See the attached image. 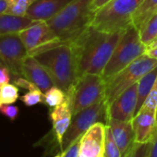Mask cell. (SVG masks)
Returning a JSON list of instances; mask_svg holds the SVG:
<instances>
[{
	"mask_svg": "<svg viewBox=\"0 0 157 157\" xmlns=\"http://www.w3.org/2000/svg\"><path fill=\"white\" fill-rule=\"evenodd\" d=\"M125 32L105 33L90 26L72 42L77 52L78 77L84 74L102 75Z\"/></svg>",
	"mask_w": 157,
	"mask_h": 157,
	"instance_id": "cell-1",
	"label": "cell"
},
{
	"mask_svg": "<svg viewBox=\"0 0 157 157\" xmlns=\"http://www.w3.org/2000/svg\"><path fill=\"white\" fill-rule=\"evenodd\" d=\"M33 56L47 70L55 85L66 94L78 80L77 52L72 43H57Z\"/></svg>",
	"mask_w": 157,
	"mask_h": 157,
	"instance_id": "cell-2",
	"label": "cell"
},
{
	"mask_svg": "<svg viewBox=\"0 0 157 157\" xmlns=\"http://www.w3.org/2000/svg\"><path fill=\"white\" fill-rule=\"evenodd\" d=\"M93 0H72L47 24L60 42L72 43L91 25L94 13L91 10Z\"/></svg>",
	"mask_w": 157,
	"mask_h": 157,
	"instance_id": "cell-3",
	"label": "cell"
},
{
	"mask_svg": "<svg viewBox=\"0 0 157 157\" xmlns=\"http://www.w3.org/2000/svg\"><path fill=\"white\" fill-rule=\"evenodd\" d=\"M143 0H111L98 10L91 21V27L105 33L128 29L132 19Z\"/></svg>",
	"mask_w": 157,
	"mask_h": 157,
	"instance_id": "cell-4",
	"label": "cell"
},
{
	"mask_svg": "<svg viewBox=\"0 0 157 157\" xmlns=\"http://www.w3.org/2000/svg\"><path fill=\"white\" fill-rule=\"evenodd\" d=\"M157 67V59L144 54L125 68L105 80V102L109 105L123 92L138 83L149 71Z\"/></svg>",
	"mask_w": 157,
	"mask_h": 157,
	"instance_id": "cell-5",
	"label": "cell"
},
{
	"mask_svg": "<svg viewBox=\"0 0 157 157\" xmlns=\"http://www.w3.org/2000/svg\"><path fill=\"white\" fill-rule=\"evenodd\" d=\"M69 99L72 116L90 107L105 97V81L102 75L84 74L80 76L66 94Z\"/></svg>",
	"mask_w": 157,
	"mask_h": 157,
	"instance_id": "cell-6",
	"label": "cell"
},
{
	"mask_svg": "<svg viewBox=\"0 0 157 157\" xmlns=\"http://www.w3.org/2000/svg\"><path fill=\"white\" fill-rule=\"evenodd\" d=\"M146 50L147 45L142 43L139 30L130 26L122 35L102 73L105 81L144 55Z\"/></svg>",
	"mask_w": 157,
	"mask_h": 157,
	"instance_id": "cell-7",
	"label": "cell"
},
{
	"mask_svg": "<svg viewBox=\"0 0 157 157\" xmlns=\"http://www.w3.org/2000/svg\"><path fill=\"white\" fill-rule=\"evenodd\" d=\"M96 122L105 124L107 122V104L105 99L72 116L70 125L62 139L60 151L67 148L74 140L81 138Z\"/></svg>",
	"mask_w": 157,
	"mask_h": 157,
	"instance_id": "cell-8",
	"label": "cell"
},
{
	"mask_svg": "<svg viewBox=\"0 0 157 157\" xmlns=\"http://www.w3.org/2000/svg\"><path fill=\"white\" fill-rule=\"evenodd\" d=\"M28 56L19 33L0 34V64L10 70L12 80L16 77H23V62Z\"/></svg>",
	"mask_w": 157,
	"mask_h": 157,
	"instance_id": "cell-9",
	"label": "cell"
},
{
	"mask_svg": "<svg viewBox=\"0 0 157 157\" xmlns=\"http://www.w3.org/2000/svg\"><path fill=\"white\" fill-rule=\"evenodd\" d=\"M19 34L29 56H34L60 43L46 21H35L31 26L19 32Z\"/></svg>",
	"mask_w": 157,
	"mask_h": 157,
	"instance_id": "cell-10",
	"label": "cell"
},
{
	"mask_svg": "<svg viewBox=\"0 0 157 157\" xmlns=\"http://www.w3.org/2000/svg\"><path fill=\"white\" fill-rule=\"evenodd\" d=\"M49 118L52 122V130L40 141H47L48 144L53 143V146H55L54 144L56 143L58 146L60 152L62 139L72 119V112L67 96H66V99L62 104L50 109Z\"/></svg>",
	"mask_w": 157,
	"mask_h": 157,
	"instance_id": "cell-11",
	"label": "cell"
},
{
	"mask_svg": "<svg viewBox=\"0 0 157 157\" xmlns=\"http://www.w3.org/2000/svg\"><path fill=\"white\" fill-rule=\"evenodd\" d=\"M138 102V83L127 89L107 105V120L132 121L136 115Z\"/></svg>",
	"mask_w": 157,
	"mask_h": 157,
	"instance_id": "cell-12",
	"label": "cell"
},
{
	"mask_svg": "<svg viewBox=\"0 0 157 157\" xmlns=\"http://www.w3.org/2000/svg\"><path fill=\"white\" fill-rule=\"evenodd\" d=\"M106 129L105 123H94L81 138L80 154L86 157H105Z\"/></svg>",
	"mask_w": 157,
	"mask_h": 157,
	"instance_id": "cell-13",
	"label": "cell"
},
{
	"mask_svg": "<svg viewBox=\"0 0 157 157\" xmlns=\"http://www.w3.org/2000/svg\"><path fill=\"white\" fill-rule=\"evenodd\" d=\"M135 142L145 143L152 140L157 132V112L141 107L132 119Z\"/></svg>",
	"mask_w": 157,
	"mask_h": 157,
	"instance_id": "cell-14",
	"label": "cell"
},
{
	"mask_svg": "<svg viewBox=\"0 0 157 157\" xmlns=\"http://www.w3.org/2000/svg\"><path fill=\"white\" fill-rule=\"evenodd\" d=\"M22 76L44 94L53 86H56L47 70L33 56H28L25 58L22 67Z\"/></svg>",
	"mask_w": 157,
	"mask_h": 157,
	"instance_id": "cell-15",
	"label": "cell"
},
{
	"mask_svg": "<svg viewBox=\"0 0 157 157\" xmlns=\"http://www.w3.org/2000/svg\"><path fill=\"white\" fill-rule=\"evenodd\" d=\"M72 0H37L28 10L27 18L35 21H47L59 13Z\"/></svg>",
	"mask_w": 157,
	"mask_h": 157,
	"instance_id": "cell-16",
	"label": "cell"
},
{
	"mask_svg": "<svg viewBox=\"0 0 157 157\" xmlns=\"http://www.w3.org/2000/svg\"><path fill=\"white\" fill-rule=\"evenodd\" d=\"M106 125L124 157L135 142V132L132 121L108 119Z\"/></svg>",
	"mask_w": 157,
	"mask_h": 157,
	"instance_id": "cell-17",
	"label": "cell"
},
{
	"mask_svg": "<svg viewBox=\"0 0 157 157\" xmlns=\"http://www.w3.org/2000/svg\"><path fill=\"white\" fill-rule=\"evenodd\" d=\"M27 17H17L12 15H0V34L9 33H19L34 23Z\"/></svg>",
	"mask_w": 157,
	"mask_h": 157,
	"instance_id": "cell-18",
	"label": "cell"
},
{
	"mask_svg": "<svg viewBox=\"0 0 157 157\" xmlns=\"http://www.w3.org/2000/svg\"><path fill=\"white\" fill-rule=\"evenodd\" d=\"M157 13V0H143L137 11L135 12L132 24L140 30L151 17Z\"/></svg>",
	"mask_w": 157,
	"mask_h": 157,
	"instance_id": "cell-19",
	"label": "cell"
},
{
	"mask_svg": "<svg viewBox=\"0 0 157 157\" xmlns=\"http://www.w3.org/2000/svg\"><path fill=\"white\" fill-rule=\"evenodd\" d=\"M156 77H157V67H155L153 69L146 73L138 82V102H137L136 114L141 108L146 98L148 97L153 86V83L156 80Z\"/></svg>",
	"mask_w": 157,
	"mask_h": 157,
	"instance_id": "cell-20",
	"label": "cell"
},
{
	"mask_svg": "<svg viewBox=\"0 0 157 157\" xmlns=\"http://www.w3.org/2000/svg\"><path fill=\"white\" fill-rule=\"evenodd\" d=\"M140 36L145 45L151 44L157 37V13L151 17L140 30Z\"/></svg>",
	"mask_w": 157,
	"mask_h": 157,
	"instance_id": "cell-21",
	"label": "cell"
},
{
	"mask_svg": "<svg viewBox=\"0 0 157 157\" xmlns=\"http://www.w3.org/2000/svg\"><path fill=\"white\" fill-rule=\"evenodd\" d=\"M66 93L57 86H53L44 94V104L50 109L62 104L66 99Z\"/></svg>",
	"mask_w": 157,
	"mask_h": 157,
	"instance_id": "cell-22",
	"label": "cell"
},
{
	"mask_svg": "<svg viewBox=\"0 0 157 157\" xmlns=\"http://www.w3.org/2000/svg\"><path fill=\"white\" fill-rule=\"evenodd\" d=\"M19 98V87L16 84L10 82L2 84L0 92V105H12Z\"/></svg>",
	"mask_w": 157,
	"mask_h": 157,
	"instance_id": "cell-23",
	"label": "cell"
},
{
	"mask_svg": "<svg viewBox=\"0 0 157 157\" xmlns=\"http://www.w3.org/2000/svg\"><path fill=\"white\" fill-rule=\"evenodd\" d=\"M37 0H14L10 8L5 12L6 15L25 17L30 7Z\"/></svg>",
	"mask_w": 157,
	"mask_h": 157,
	"instance_id": "cell-24",
	"label": "cell"
},
{
	"mask_svg": "<svg viewBox=\"0 0 157 157\" xmlns=\"http://www.w3.org/2000/svg\"><path fill=\"white\" fill-rule=\"evenodd\" d=\"M151 141L145 143L134 142L124 157H148Z\"/></svg>",
	"mask_w": 157,
	"mask_h": 157,
	"instance_id": "cell-25",
	"label": "cell"
},
{
	"mask_svg": "<svg viewBox=\"0 0 157 157\" xmlns=\"http://www.w3.org/2000/svg\"><path fill=\"white\" fill-rule=\"evenodd\" d=\"M20 99L26 106H33L37 104H44V93L39 89L29 91V93L21 96Z\"/></svg>",
	"mask_w": 157,
	"mask_h": 157,
	"instance_id": "cell-26",
	"label": "cell"
},
{
	"mask_svg": "<svg viewBox=\"0 0 157 157\" xmlns=\"http://www.w3.org/2000/svg\"><path fill=\"white\" fill-rule=\"evenodd\" d=\"M105 157H123L117 144L116 143L110 129L107 127L105 140Z\"/></svg>",
	"mask_w": 157,
	"mask_h": 157,
	"instance_id": "cell-27",
	"label": "cell"
},
{
	"mask_svg": "<svg viewBox=\"0 0 157 157\" xmlns=\"http://www.w3.org/2000/svg\"><path fill=\"white\" fill-rule=\"evenodd\" d=\"M141 107H146V108H149L157 112V77L148 97L146 98Z\"/></svg>",
	"mask_w": 157,
	"mask_h": 157,
	"instance_id": "cell-28",
	"label": "cell"
},
{
	"mask_svg": "<svg viewBox=\"0 0 157 157\" xmlns=\"http://www.w3.org/2000/svg\"><path fill=\"white\" fill-rule=\"evenodd\" d=\"M81 138L74 140L72 143L69 144L67 148L60 151L62 157H78L81 151Z\"/></svg>",
	"mask_w": 157,
	"mask_h": 157,
	"instance_id": "cell-29",
	"label": "cell"
},
{
	"mask_svg": "<svg viewBox=\"0 0 157 157\" xmlns=\"http://www.w3.org/2000/svg\"><path fill=\"white\" fill-rule=\"evenodd\" d=\"M0 114L7 117L10 120L14 121L19 115V108L12 105H0Z\"/></svg>",
	"mask_w": 157,
	"mask_h": 157,
	"instance_id": "cell-30",
	"label": "cell"
},
{
	"mask_svg": "<svg viewBox=\"0 0 157 157\" xmlns=\"http://www.w3.org/2000/svg\"><path fill=\"white\" fill-rule=\"evenodd\" d=\"M12 81V75L10 70L5 67L2 64H0V83H9Z\"/></svg>",
	"mask_w": 157,
	"mask_h": 157,
	"instance_id": "cell-31",
	"label": "cell"
},
{
	"mask_svg": "<svg viewBox=\"0 0 157 157\" xmlns=\"http://www.w3.org/2000/svg\"><path fill=\"white\" fill-rule=\"evenodd\" d=\"M111 0H93L92 5H91V10L94 13H95L98 10L103 8L105 5L109 3Z\"/></svg>",
	"mask_w": 157,
	"mask_h": 157,
	"instance_id": "cell-32",
	"label": "cell"
},
{
	"mask_svg": "<svg viewBox=\"0 0 157 157\" xmlns=\"http://www.w3.org/2000/svg\"><path fill=\"white\" fill-rule=\"evenodd\" d=\"M14 0H0V15L5 14V12L13 4Z\"/></svg>",
	"mask_w": 157,
	"mask_h": 157,
	"instance_id": "cell-33",
	"label": "cell"
},
{
	"mask_svg": "<svg viewBox=\"0 0 157 157\" xmlns=\"http://www.w3.org/2000/svg\"><path fill=\"white\" fill-rule=\"evenodd\" d=\"M148 157H157V132L151 140V145Z\"/></svg>",
	"mask_w": 157,
	"mask_h": 157,
	"instance_id": "cell-34",
	"label": "cell"
},
{
	"mask_svg": "<svg viewBox=\"0 0 157 157\" xmlns=\"http://www.w3.org/2000/svg\"><path fill=\"white\" fill-rule=\"evenodd\" d=\"M145 54H146V55H148L149 56L152 57V58L157 59V46H155V47H151V48H147V50H146Z\"/></svg>",
	"mask_w": 157,
	"mask_h": 157,
	"instance_id": "cell-35",
	"label": "cell"
},
{
	"mask_svg": "<svg viewBox=\"0 0 157 157\" xmlns=\"http://www.w3.org/2000/svg\"><path fill=\"white\" fill-rule=\"evenodd\" d=\"M155 46H157V40H155V41H153L151 44H150L147 46V48H151V47H155Z\"/></svg>",
	"mask_w": 157,
	"mask_h": 157,
	"instance_id": "cell-36",
	"label": "cell"
},
{
	"mask_svg": "<svg viewBox=\"0 0 157 157\" xmlns=\"http://www.w3.org/2000/svg\"><path fill=\"white\" fill-rule=\"evenodd\" d=\"M54 157H62V155H61L60 153H58V154H56V155H55Z\"/></svg>",
	"mask_w": 157,
	"mask_h": 157,
	"instance_id": "cell-37",
	"label": "cell"
},
{
	"mask_svg": "<svg viewBox=\"0 0 157 157\" xmlns=\"http://www.w3.org/2000/svg\"><path fill=\"white\" fill-rule=\"evenodd\" d=\"M78 157H86V156H84V155H82V154H80V155H78Z\"/></svg>",
	"mask_w": 157,
	"mask_h": 157,
	"instance_id": "cell-38",
	"label": "cell"
},
{
	"mask_svg": "<svg viewBox=\"0 0 157 157\" xmlns=\"http://www.w3.org/2000/svg\"><path fill=\"white\" fill-rule=\"evenodd\" d=\"M1 86H2V84L0 83V92H1Z\"/></svg>",
	"mask_w": 157,
	"mask_h": 157,
	"instance_id": "cell-39",
	"label": "cell"
},
{
	"mask_svg": "<svg viewBox=\"0 0 157 157\" xmlns=\"http://www.w3.org/2000/svg\"><path fill=\"white\" fill-rule=\"evenodd\" d=\"M155 40H157V37H156V39H155ZM155 40H154V41H155Z\"/></svg>",
	"mask_w": 157,
	"mask_h": 157,
	"instance_id": "cell-40",
	"label": "cell"
}]
</instances>
